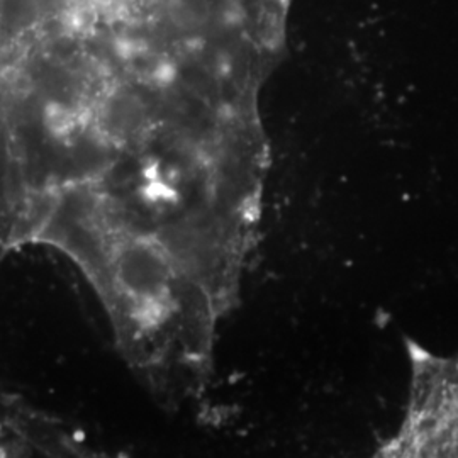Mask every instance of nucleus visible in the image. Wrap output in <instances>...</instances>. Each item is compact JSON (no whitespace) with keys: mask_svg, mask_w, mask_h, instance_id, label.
<instances>
[{"mask_svg":"<svg viewBox=\"0 0 458 458\" xmlns=\"http://www.w3.org/2000/svg\"><path fill=\"white\" fill-rule=\"evenodd\" d=\"M410 389L404 420L378 457H458V352L437 355L406 340Z\"/></svg>","mask_w":458,"mask_h":458,"instance_id":"f257e3e1","label":"nucleus"}]
</instances>
